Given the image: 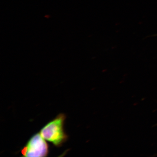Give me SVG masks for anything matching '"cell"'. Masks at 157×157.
I'll list each match as a JSON object with an SVG mask.
<instances>
[{"mask_svg":"<svg viewBox=\"0 0 157 157\" xmlns=\"http://www.w3.org/2000/svg\"><path fill=\"white\" fill-rule=\"evenodd\" d=\"M21 153L25 157H45L48 154V146L40 133L31 137Z\"/></svg>","mask_w":157,"mask_h":157,"instance_id":"7a4b0ae2","label":"cell"},{"mask_svg":"<svg viewBox=\"0 0 157 157\" xmlns=\"http://www.w3.org/2000/svg\"><path fill=\"white\" fill-rule=\"evenodd\" d=\"M66 118L63 113L59 114L40 131V134L45 140L51 142L57 147L61 146L68 138V136L64 130Z\"/></svg>","mask_w":157,"mask_h":157,"instance_id":"6da1fadb","label":"cell"}]
</instances>
